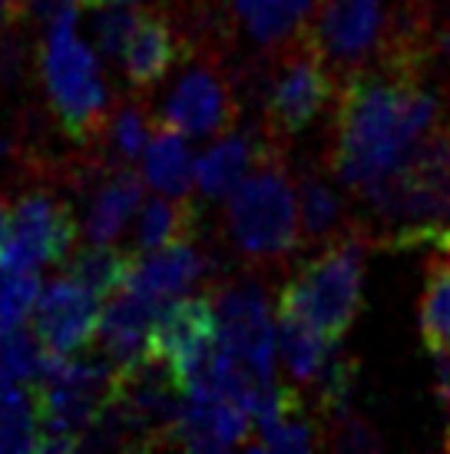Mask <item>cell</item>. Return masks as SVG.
<instances>
[{
  "label": "cell",
  "instance_id": "6da1fadb",
  "mask_svg": "<svg viewBox=\"0 0 450 454\" xmlns=\"http://www.w3.org/2000/svg\"><path fill=\"white\" fill-rule=\"evenodd\" d=\"M335 100L325 169L351 196L368 202L438 127L450 93L427 90L417 70L377 67L345 76Z\"/></svg>",
  "mask_w": 450,
  "mask_h": 454
},
{
  "label": "cell",
  "instance_id": "7a4b0ae2",
  "mask_svg": "<svg viewBox=\"0 0 450 454\" xmlns=\"http://www.w3.org/2000/svg\"><path fill=\"white\" fill-rule=\"evenodd\" d=\"M37 11L47 17L37 64L50 110L63 133L89 150L106 127L110 97L97 53L76 37L80 0H37Z\"/></svg>",
  "mask_w": 450,
  "mask_h": 454
},
{
  "label": "cell",
  "instance_id": "3957f363",
  "mask_svg": "<svg viewBox=\"0 0 450 454\" xmlns=\"http://www.w3.org/2000/svg\"><path fill=\"white\" fill-rule=\"evenodd\" d=\"M225 236L249 269H282L301 246L299 192L285 150L272 143L236 190L225 196Z\"/></svg>",
  "mask_w": 450,
  "mask_h": 454
},
{
  "label": "cell",
  "instance_id": "277c9868",
  "mask_svg": "<svg viewBox=\"0 0 450 454\" xmlns=\"http://www.w3.org/2000/svg\"><path fill=\"white\" fill-rule=\"evenodd\" d=\"M364 232H348L328 242L318 259L305 262L282 286L278 318H291L328 341H341L351 332L364 305Z\"/></svg>",
  "mask_w": 450,
  "mask_h": 454
},
{
  "label": "cell",
  "instance_id": "5b68a950",
  "mask_svg": "<svg viewBox=\"0 0 450 454\" xmlns=\"http://www.w3.org/2000/svg\"><path fill=\"white\" fill-rule=\"evenodd\" d=\"M338 80L305 37V30L268 51L265 60V137L285 143L299 137L335 100Z\"/></svg>",
  "mask_w": 450,
  "mask_h": 454
},
{
  "label": "cell",
  "instance_id": "8992f818",
  "mask_svg": "<svg viewBox=\"0 0 450 454\" xmlns=\"http://www.w3.org/2000/svg\"><path fill=\"white\" fill-rule=\"evenodd\" d=\"M186 70L175 76L173 90L166 93L163 106L156 110V123L182 133L186 139L222 137L236 129L242 103L225 57L215 53L213 40H202V47L186 57Z\"/></svg>",
  "mask_w": 450,
  "mask_h": 454
},
{
  "label": "cell",
  "instance_id": "52a82bcc",
  "mask_svg": "<svg viewBox=\"0 0 450 454\" xmlns=\"http://www.w3.org/2000/svg\"><path fill=\"white\" fill-rule=\"evenodd\" d=\"M219 348V318L213 295H179L159 305L146 332V358L169 372V379L186 391L206 379Z\"/></svg>",
  "mask_w": 450,
  "mask_h": 454
},
{
  "label": "cell",
  "instance_id": "ba28073f",
  "mask_svg": "<svg viewBox=\"0 0 450 454\" xmlns=\"http://www.w3.org/2000/svg\"><path fill=\"white\" fill-rule=\"evenodd\" d=\"M80 236L74 209L47 186H30L11 206L7 242L0 249V262L17 269L57 265L70 259Z\"/></svg>",
  "mask_w": 450,
  "mask_h": 454
},
{
  "label": "cell",
  "instance_id": "9c48e42d",
  "mask_svg": "<svg viewBox=\"0 0 450 454\" xmlns=\"http://www.w3.org/2000/svg\"><path fill=\"white\" fill-rule=\"evenodd\" d=\"M252 415L225 398L209 385H192L182 391V402L173 425L166 431L163 448H186V451H225V448H249Z\"/></svg>",
  "mask_w": 450,
  "mask_h": 454
},
{
  "label": "cell",
  "instance_id": "30bf717a",
  "mask_svg": "<svg viewBox=\"0 0 450 454\" xmlns=\"http://www.w3.org/2000/svg\"><path fill=\"white\" fill-rule=\"evenodd\" d=\"M103 299L74 276L53 278L34 302V335L53 355H80L97 341Z\"/></svg>",
  "mask_w": 450,
  "mask_h": 454
},
{
  "label": "cell",
  "instance_id": "8fae6325",
  "mask_svg": "<svg viewBox=\"0 0 450 454\" xmlns=\"http://www.w3.org/2000/svg\"><path fill=\"white\" fill-rule=\"evenodd\" d=\"M186 53H189V40L175 27L169 11L139 7L133 34H129L123 53H120L126 83L136 90V93H146L159 80H166V74L179 60H186Z\"/></svg>",
  "mask_w": 450,
  "mask_h": 454
},
{
  "label": "cell",
  "instance_id": "7c38bea8",
  "mask_svg": "<svg viewBox=\"0 0 450 454\" xmlns=\"http://www.w3.org/2000/svg\"><path fill=\"white\" fill-rule=\"evenodd\" d=\"M206 272H209V259L202 255L192 236V239L169 242L152 253H133V265L123 286L150 299L152 305H166L169 299H179Z\"/></svg>",
  "mask_w": 450,
  "mask_h": 454
},
{
  "label": "cell",
  "instance_id": "4fadbf2b",
  "mask_svg": "<svg viewBox=\"0 0 450 454\" xmlns=\"http://www.w3.org/2000/svg\"><path fill=\"white\" fill-rule=\"evenodd\" d=\"M202 17L222 13L265 53L301 34L314 0H196Z\"/></svg>",
  "mask_w": 450,
  "mask_h": 454
},
{
  "label": "cell",
  "instance_id": "5bb4252c",
  "mask_svg": "<svg viewBox=\"0 0 450 454\" xmlns=\"http://www.w3.org/2000/svg\"><path fill=\"white\" fill-rule=\"evenodd\" d=\"M156 312L159 305H152L150 299H143L126 286L103 299L97 339L103 341V352L112 365L129 368L146 358V332Z\"/></svg>",
  "mask_w": 450,
  "mask_h": 454
},
{
  "label": "cell",
  "instance_id": "9a60e30c",
  "mask_svg": "<svg viewBox=\"0 0 450 454\" xmlns=\"http://www.w3.org/2000/svg\"><path fill=\"white\" fill-rule=\"evenodd\" d=\"M275 139L265 133H236L229 129L222 139H215L209 150L196 160V186L206 200H225L242 179L252 173V166L262 160V153ZM282 146V143H278Z\"/></svg>",
  "mask_w": 450,
  "mask_h": 454
},
{
  "label": "cell",
  "instance_id": "2e32d148",
  "mask_svg": "<svg viewBox=\"0 0 450 454\" xmlns=\"http://www.w3.org/2000/svg\"><path fill=\"white\" fill-rule=\"evenodd\" d=\"M152 129H156V114H150V100L123 97L106 114V127L89 153H97L110 166H133L146 150Z\"/></svg>",
  "mask_w": 450,
  "mask_h": 454
},
{
  "label": "cell",
  "instance_id": "e0dca14e",
  "mask_svg": "<svg viewBox=\"0 0 450 454\" xmlns=\"http://www.w3.org/2000/svg\"><path fill=\"white\" fill-rule=\"evenodd\" d=\"M143 183H150L159 196L189 200L192 183H196V160H192L182 133L156 123L150 143L143 150Z\"/></svg>",
  "mask_w": 450,
  "mask_h": 454
},
{
  "label": "cell",
  "instance_id": "ac0fdd59",
  "mask_svg": "<svg viewBox=\"0 0 450 454\" xmlns=\"http://www.w3.org/2000/svg\"><path fill=\"white\" fill-rule=\"evenodd\" d=\"M299 226L301 242L308 246H328L348 232H364L361 223H354L345 209V200L338 196L318 173H305L299 183ZM368 236V232H364Z\"/></svg>",
  "mask_w": 450,
  "mask_h": 454
},
{
  "label": "cell",
  "instance_id": "d6986e66",
  "mask_svg": "<svg viewBox=\"0 0 450 454\" xmlns=\"http://www.w3.org/2000/svg\"><path fill=\"white\" fill-rule=\"evenodd\" d=\"M335 345L338 341H328L325 335H318V332L299 325L291 318H278L275 352L282 355L288 385H295L305 395L314 388V381L322 379V372L335 355Z\"/></svg>",
  "mask_w": 450,
  "mask_h": 454
},
{
  "label": "cell",
  "instance_id": "ffe728a7",
  "mask_svg": "<svg viewBox=\"0 0 450 454\" xmlns=\"http://www.w3.org/2000/svg\"><path fill=\"white\" fill-rule=\"evenodd\" d=\"M199 229V209L189 200H169V196H152L139 202L136 223V249L133 253H152L169 242L192 239Z\"/></svg>",
  "mask_w": 450,
  "mask_h": 454
},
{
  "label": "cell",
  "instance_id": "44dd1931",
  "mask_svg": "<svg viewBox=\"0 0 450 454\" xmlns=\"http://www.w3.org/2000/svg\"><path fill=\"white\" fill-rule=\"evenodd\" d=\"M421 339L431 355L450 352V246L427 262L421 292Z\"/></svg>",
  "mask_w": 450,
  "mask_h": 454
},
{
  "label": "cell",
  "instance_id": "7402d4cb",
  "mask_svg": "<svg viewBox=\"0 0 450 454\" xmlns=\"http://www.w3.org/2000/svg\"><path fill=\"white\" fill-rule=\"evenodd\" d=\"M40 411L34 385L0 381V451H37Z\"/></svg>",
  "mask_w": 450,
  "mask_h": 454
},
{
  "label": "cell",
  "instance_id": "603a6c76",
  "mask_svg": "<svg viewBox=\"0 0 450 454\" xmlns=\"http://www.w3.org/2000/svg\"><path fill=\"white\" fill-rule=\"evenodd\" d=\"M129 265H133V253H120L112 246H89V249L70 259L66 276H74L80 286H87L89 292L106 299L116 289H123Z\"/></svg>",
  "mask_w": 450,
  "mask_h": 454
},
{
  "label": "cell",
  "instance_id": "cb8c5ba5",
  "mask_svg": "<svg viewBox=\"0 0 450 454\" xmlns=\"http://www.w3.org/2000/svg\"><path fill=\"white\" fill-rule=\"evenodd\" d=\"M37 295V269H17V265L0 262V335L17 325H24L27 316L34 312Z\"/></svg>",
  "mask_w": 450,
  "mask_h": 454
},
{
  "label": "cell",
  "instance_id": "d4e9b609",
  "mask_svg": "<svg viewBox=\"0 0 450 454\" xmlns=\"http://www.w3.org/2000/svg\"><path fill=\"white\" fill-rule=\"evenodd\" d=\"M136 13L133 7H110L106 13H100L97 17V51H100V57H106V60H120V53H123L126 40H129V34H133V24H136Z\"/></svg>",
  "mask_w": 450,
  "mask_h": 454
},
{
  "label": "cell",
  "instance_id": "484cf974",
  "mask_svg": "<svg viewBox=\"0 0 450 454\" xmlns=\"http://www.w3.org/2000/svg\"><path fill=\"white\" fill-rule=\"evenodd\" d=\"M331 418H335V425L328 428V448H335V451H371V448H377L375 431L368 428L361 418H354L351 411H338Z\"/></svg>",
  "mask_w": 450,
  "mask_h": 454
},
{
  "label": "cell",
  "instance_id": "4316f807",
  "mask_svg": "<svg viewBox=\"0 0 450 454\" xmlns=\"http://www.w3.org/2000/svg\"><path fill=\"white\" fill-rule=\"evenodd\" d=\"M30 0H0V27H17L27 20Z\"/></svg>",
  "mask_w": 450,
  "mask_h": 454
},
{
  "label": "cell",
  "instance_id": "83f0119b",
  "mask_svg": "<svg viewBox=\"0 0 450 454\" xmlns=\"http://www.w3.org/2000/svg\"><path fill=\"white\" fill-rule=\"evenodd\" d=\"M87 7H120V4H136V0H80Z\"/></svg>",
  "mask_w": 450,
  "mask_h": 454
},
{
  "label": "cell",
  "instance_id": "f1b7e54d",
  "mask_svg": "<svg viewBox=\"0 0 450 454\" xmlns=\"http://www.w3.org/2000/svg\"><path fill=\"white\" fill-rule=\"evenodd\" d=\"M444 448L450 451V425H447V434H444Z\"/></svg>",
  "mask_w": 450,
  "mask_h": 454
}]
</instances>
